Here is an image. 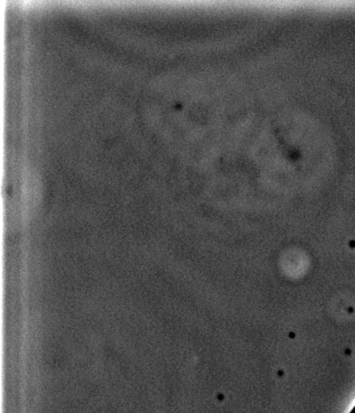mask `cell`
<instances>
[{
    "mask_svg": "<svg viewBox=\"0 0 355 413\" xmlns=\"http://www.w3.org/2000/svg\"><path fill=\"white\" fill-rule=\"evenodd\" d=\"M350 413H355V407H354L353 410H352V411H351Z\"/></svg>",
    "mask_w": 355,
    "mask_h": 413,
    "instance_id": "cell-1",
    "label": "cell"
}]
</instances>
